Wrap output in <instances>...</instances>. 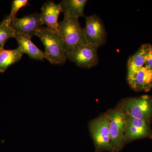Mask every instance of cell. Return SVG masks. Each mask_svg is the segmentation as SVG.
Instances as JSON below:
<instances>
[{
    "mask_svg": "<svg viewBox=\"0 0 152 152\" xmlns=\"http://www.w3.org/2000/svg\"><path fill=\"white\" fill-rule=\"evenodd\" d=\"M109 122L111 143L115 152H119L125 145L124 137L126 126L124 100L105 113Z\"/></svg>",
    "mask_w": 152,
    "mask_h": 152,
    "instance_id": "3957f363",
    "label": "cell"
},
{
    "mask_svg": "<svg viewBox=\"0 0 152 152\" xmlns=\"http://www.w3.org/2000/svg\"><path fill=\"white\" fill-rule=\"evenodd\" d=\"M125 113L150 124L152 119V96L144 95L124 100Z\"/></svg>",
    "mask_w": 152,
    "mask_h": 152,
    "instance_id": "5b68a950",
    "label": "cell"
},
{
    "mask_svg": "<svg viewBox=\"0 0 152 152\" xmlns=\"http://www.w3.org/2000/svg\"><path fill=\"white\" fill-rule=\"evenodd\" d=\"M24 54L19 48L13 50H0V72H4L8 68L21 59Z\"/></svg>",
    "mask_w": 152,
    "mask_h": 152,
    "instance_id": "5bb4252c",
    "label": "cell"
},
{
    "mask_svg": "<svg viewBox=\"0 0 152 152\" xmlns=\"http://www.w3.org/2000/svg\"><path fill=\"white\" fill-rule=\"evenodd\" d=\"M145 53V66L152 71V45L150 44L144 45Z\"/></svg>",
    "mask_w": 152,
    "mask_h": 152,
    "instance_id": "ac0fdd59",
    "label": "cell"
},
{
    "mask_svg": "<svg viewBox=\"0 0 152 152\" xmlns=\"http://www.w3.org/2000/svg\"><path fill=\"white\" fill-rule=\"evenodd\" d=\"M87 0H63L59 3L64 16L79 19L84 16V8Z\"/></svg>",
    "mask_w": 152,
    "mask_h": 152,
    "instance_id": "4fadbf2b",
    "label": "cell"
},
{
    "mask_svg": "<svg viewBox=\"0 0 152 152\" xmlns=\"http://www.w3.org/2000/svg\"><path fill=\"white\" fill-rule=\"evenodd\" d=\"M145 53L144 45H142L129 58L128 62V77L132 76L141 68L145 66Z\"/></svg>",
    "mask_w": 152,
    "mask_h": 152,
    "instance_id": "9a60e30c",
    "label": "cell"
},
{
    "mask_svg": "<svg viewBox=\"0 0 152 152\" xmlns=\"http://www.w3.org/2000/svg\"><path fill=\"white\" fill-rule=\"evenodd\" d=\"M58 33L62 39L66 54L87 44L84 29L81 26L78 19L64 16L63 20L59 22Z\"/></svg>",
    "mask_w": 152,
    "mask_h": 152,
    "instance_id": "7a4b0ae2",
    "label": "cell"
},
{
    "mask_svg": "<svg viewBox=\"0 0 152 152\" xmlns=\"http://www.w3.org/2000/svg\"><path fill=\"white\" fill-rule=\"evenodd\" d=\"M86 26L84 29L87 44L96 48L102 46L107 39V32L102 21L96 15L85 16Z\"/></svg>",
    "mask_w": 152,
    "mask_h": 152,
    "instance_id": "8992f818",
    "label": "cell"
},
{
    "mask_svg": "<svg viewBox=\"0 0 152 152\" xmlns=\"http://www.w3.org/2000/svg\"><path fill=\"white\" fill-rule=\"evenodd\" d=\"M35 36L45 46L46 59L52 64L63 65L66 62V51L58 32L42 26L38 28Z\"/></svg>",
    "mask_w": 152,
    "mask_h": 152,
    "instance_id": "6da1fadb",
    "label": "cell"
},
{
    "mask_svg": "<svg viewBox=\"0 0 152 152\" xmlns=\"http://www.w3.org/2000/svg\"><path fill=\"white\" fill-rule=\"evenodd\" d=\"M61 12L62 10L59 4H56L52 1L45 2L41 8V13H40L43 25H46L49 29L58 32V19Z\"/></svg>",
    "mask_w": 152,
    "mask_h": 152,
    "instance_id": "30bf717a",
    "label": "cell"
},
{
    "mask_svg": "<svg viewBox=\"0 0 152 152\" xmlns=\"http://www.w3.org/2000/svg\"><path fill=\"white\" fill-rule=\"evenodd\" d=\"M88 127L96 152H115L111 143L109 121L105 113L91 121Z\"/></svg>",
    "mask_w": 152,
    "mask_h": 152,
    "instance_id": "277c9868",
    "label": "cell"
},
{
    "mask_svg": "<svg viewBox=\"0 0 152 152\" xmlns=\"http://www.w3.org/2000/svg\"><path fill=\"white\" fill-rule=\"evenodd\" d=\"M43 25L40 14L35 13L22 18L15 17L11 20L10 26L16 33L32 38L35 36L38 28Z\"/></svg>",
    "mask_w": 152,
    "mask_h": 152,
    "instance_id": "9c48e42d",
    "label": "cell"
},
{
    "mask_svg": "<svg viewBox=\"0 0 152 152\" xmlns=\"http://www.w3.org/2000/svg\"><path fill=\"white\" fill-rule=\"evenodd\" d=\"M10 22L5 18L0 22V50L4 49L7 41L15 38L16 32L10 26Z\"/></svg>",
    "mask_w": 152,
    "mask_h": 152,
    "instance_id": "2e32d148",
    "label": "cell"
},
{
    "mask_svg": "<svg viewBox=\"0 0 152 152\" xmlns=\"http://www.w3.org/2000/svg\"><path fill=\"white\" fill-rule=\"evenodd\" d=\"M152 71L145 66L136 71L132 76L128 77L129 84L136 91H150Z\"/></svg>",
    "mask_w": 152,
    "mask_h": 152,
    "instance_id": "8fae6325",
    "label": "cell"
},
{
    "mask_svg": "<svg viewBox=\"0 0 152 152\" xmlns=\"http://www.w3.org/2000/svg\"><path fill=\"white\" fill-rule=\"evenodd\" d=\"M152 89V77H151V85H150V90H151Z\"/></svg>",
    "mask_w": 152,
    "mask_h": 152,
    "instance_id": "d6986e66",
    "label": "cell"
},
{
    "mask_svg": "<svg viewBox=\"0 0 152 152\" xmlns=\"http://www.w3.org/2000/svg\"><path fill=\"white\" fill-rule=\"evenodd\" d=\"M126 126L124 137L125 144L139 139H152V129L150 124L126 114Z\"/></svg>",
    "mask_w": 152,
    "mask_h": 152,
    "instance_id": "ba28073f",
    "label": "cell"
},
{
    "mask_svg": "<svg viewBox=\"0 0 152 152\" xmlns=\"http://www.w3.org/2000/svg\"><path fill=\"white\" fill-rule=\"evenodd\" d=\"M29 5L28 0H14L12 3L10 13L5 18L10 22L11 20L15 18L18 12L20 9L23 7H27Z\"/></svg>",
    "mask_w": 152,
    "mask_h": 152,
    "instance_id": "e0dca14e",
    "label": "cell"
},
{
    "mask_svg": "<svg viewBox=\"0 0 152 152\" xmlns=\"http://www.w3.org/2000/svg\"><path fill=\"white\" fill-rule=\"evenodd\" d=\"M97 49L86 44L66 53V58L80 67L91 68L96 66L99 62Z\"/></svg>",
    "mask_w": 152,
    "mask_h": 152,
    "instance_id": "52a82bcc",
    "label": "cell"
},
{
    "mask_svg": "<svg viewBox=\"0 0 152 152\" xmlns=\"http://www.w3.org/2000/svg\"><path fill=\"white\" fill-rule=\"evenodd\" d=\"M15 38L18 44L19 48L24 54H26L33 59L43 61L46 59L44 52L34 44L28 36L16 33Z\"/></svg>",
    "mask_w": 152,
    "mask_h": 152,
    "instance_id": "7c38bea8",
    "label": "cell"
}]
</instances>
